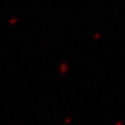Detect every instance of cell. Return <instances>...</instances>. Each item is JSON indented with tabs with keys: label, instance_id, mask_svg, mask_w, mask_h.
<instances>
[]
</instances>
